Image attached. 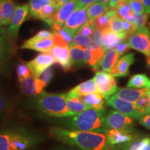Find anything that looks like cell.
<instances>
[{
  "label": "cell",
  "mask_w": 150,
  "mask_h": 150,
  "mask_svg": "<svg viewBox=\"0 0 150 150\" xmlns=\"http://www.w3.org/2000/svg\"><path fill=\"white\" fill-rule=\"evenodd\" d=\"M109 6L107 3L95 2L87 8L88 20L95 21L97 18L101 16L104 13L109 10Z\"/></svg>",
  "instance_id": "26"
},
{
  "label": "cell",
  "mask_w": 150,
  "mask_h": 150,
  "mask_svg": "<svg viewBox=\"0 0 150 150\" xmlns=\"http://www.w3.org/2000/svg\"><path fill=\"white\" fill-rule=\"evenodd\" d=\"M135 104L136 111L140 117L150 113V93L142 96Z\"/></svg>",
  "instance_id": "31"
},
{
  "label": "cell",
  "mask_w": 150,
  "mask_h": 150,
  "mask_svg": "<svg viewBox=\"0 0 150 150\" xmlns=\"http://www.w3.org/2000/svg\"><path fill=\"white\" fill-rule=\"evenodd\" d=\"M92 40H93V42L95 45L103 47L102 42V30L96 29L93 34Z\"/></svg>",
  "instance_id": "45"
},
{
  "label": "cell",
  "mask_w": 150,
  "mask_h": 150,
  "mask_svg": "<svg viewBox=\"0 0 150 150\" xmlns=\"http://www.w3.org/2000/svg\"><path fill=\"white\" fill-rule=\"evenodd\" d=\"M126 38H128L126 35L117 34L110 30L108 27L102 31L103 48L106 51L115 48L117 45L123 42Z\"/></svg>",
  "instance_id": "18"
},
{
  "label": "cell",
  "mask_w": 150,
  "mask_h": 150,
  "mask_svg": "<svg viewBox=\"0 0 150 150\" xmlns=\"http://www.w3.org/2000/svg\"><path fill=\"white\" fill-rule=\"evenodd\" d=\"M53 42L54 45L60 47H69L68 43L63 36L58 32H53Z\"/></svg>",
  "instance_id": "41"
},
{
  "label": "cell",
  "mask_w": 150,
  "mask_h": 150,
  "mask_svg": "<svg viewBox=\"0 0 150 150\" xmlns=\"http://www.w3.org/2000/svg\"><path fill=\"white\" fill-rule=\"evenodd\" d=\"M106 108H89L76 115L71 116L65 121L71 130L106 134L109 130L105 125Z\"/></svg>",
  "instance_id": "3"
},
{
  "label": "cell",
  "mask_w": 150,
  "mask_h": 150,
  "mask_svg": "<svg viewBox=\"0 0 150 150\" xmlns=\"http://www.w3.org/2000/svg\"><path fill=\"white\" fill-rule=\"evenodd\" d=\"M122 1H125V0H109L108 3V6L110 8H115L118 4H120Z\"/></svg>",
  "instance_id": "52"
},
{
  "label": "cell",
  "mask_w": 150,
  "mask_h": 150,
  "mask_svg": "<svg viewBox=\"0 0 150 150\" xmlns=\"http://www.w3.org/2000/svg\"><path fill=\"white\" fill-rule=\"evenodd\" d=\"M34 106L41 113L54 117L73 116L67 106V94H48L43 92L34 100Z\"/></svg>",
  "instance_id": "4"
},
{
  "label": "cell",
  "mask_w": 150,
  "mask_h": 150,
  "mask_svg": "<svg viewBox=\"0 0 150 150\" xmlns=\"http://www.w3.org/2000/svg\"><path fill=\"white\" fill-rule=\"evenodd\" d=\"M115 9L116 11H117V16L120 18H121L122 20H124L127 16H128L129 14L133 12L128 0L122 1L120 4H118Z\"/></svg>",
  "instance_id": "34"
},
{
  "label": "cell",
  "mask_w": 150,
  "mask_h": 150,
  "mask_svg": "<svg viewBox=\"0 0 150 150\" xmlns=\"http://www.w3.org/2000/svg\"><path fill=\"white\" fill-rule=\"evenodd\" d=\"M109 0H97V2H102V3H108Z\"/></svg>",
  "instance_id": "56"
},
{
  "label": "cell",
  "mask_w": 150,
  "mask_h": 150,
  "mask_svg": "<svg viewBox=\"0 0 150 150\" xmlns=\"http://www.w3.org/2000/svg\"><path fill=\"white\" fill-rule=\"evenodd\" d=\"M135 14V17H136V22H135L134 25L136 27V29H140L144 26H145V24L147 23L148 18H149V15L144 13H140V14Z\"/></svg>",
  "instance_id": "40"
},
{
  "label": "cell",
  "mask_w": 150,
  "mask_h": 150,
  "mask_svg": "<svg viewBox=\"0 0 150 150\" xmlns=\"http://www.w3.org/2000/svg\"></svg>",
  "instance_id": "60"
},
{
  "label": "cell",
  "mask_w": 150,
  "mask_h": 150,
  "mask_svg": "<svg viewBox=\"0 0 150 150\" xmlns=\"http://www.w3.org/2000/svg\"><path fill=\"white\" fill-rule=\"evenodd\" d=\"M148 93H150V89H135L130 88H119L117 93L115 94V95L119 98L135 103L142 96Z\"/></svg>",
  "instance_id": "21"
},
{
  "label": "cell",
  "mask_w": 150,
  "mask_h": 150,
  "mask_svg": "<svg viewBox=\"0 0 150 150\" xmlns=\"http://www.w3.org/2000/svg\"><path fill=\"white\" fill-rule=\"evenodd\" d=\"M142 4L145 7V13L147 14H150V0H140Z\"/></svg>",
  "instance_id": "53"
},
{
  "label": "cell",
  "mask_w": 150,
  "mask_h": 150,
  "mask_svg": "<svg viewBox=\"0 0 150 150\" xmlns=\"http://www.w3.org/2000/svg\"><path fill=\"white\" fill-rule=\"evenodd\" d=\"M97 1V0H77V6L76 9H79L82 8H86L89 6L93 4Z\"/></svg>",
  "instance_id": "47"
},
{
  "label": "cell",
  "mask_w": 150,
  "mask_h": 150,
  "mask_svg": "<svg viewBox=\"0 0 150 150\" xmlns=\"http://www.w3.org/2000/svg\"><path fill=\"white\" fill-rule=\"evenodd\" d=\"M58 33H59L60 34L63 36V38L66 40V42L68 43L69 45V47H70V46L71 45V44H72L73 41V38H74V35L72 33H71L70 31L65 29L64 27H63L61 29H60L59 31H58Z\"/></svg>",
  "instance_id": "43"
},
{
  "label": "cell",
  "mask_w": 150,
  "mask_h": 150,
  "mask_svg": "<svg viewBox=\"0 0 150 150\" xmlns=\"http://www.w3.org/2000/svg\"><path fill=\"white\" fill-rule=\"evenodd\" d=\"M76 6L77 0H70L68 2L62 5L54 18V23L58 24L61 27H64L67 20L76 10Z\"/></svg>",
  "instance_id": "19"
},
{
  "label": "cell",
  "mask_w": 150,
  "mask_h": 150,
  "mask_svg": "<svg viewBox=\"0 0 150 150\" xmlns=\"http://www.w3.org/2000/svg\"><path fill=\"white\" fill-rule=\"evenodd\" d=\"M51 52L56 60V63H59L63 69V70L67 72L71 70L72 65L70 61L69 47L54 45Z\"/></svg>",
  "instance_id": "17"
},
{
  "label": "cell",
  "mask_w": 150,
  "mask_h": 150,
  "mask_svg": "<svg viewBox=\"0 0 150 150\" xmlns=\"http://www.w3.org/2000/svg\"><path fill=\"white\" fill-rule=\"evenodd\" d=\"M119 57L120 55L116 52L115 49H111V50L106 51L103 57L102 63H101V67H102V71L110 74L112 68L117 62Z\"/></svg>",
  "instance_id": "23"
},
{
  "label": "cell",
  "mask_w": 150,
  "mask_h": 150,
  "mask_svg": "<svg viewBox=\"0 0 150 150\" xmlns=\"http://www.w3.org/2000/svg\"><path fill=\"white\" fill-rule=\"evenodd\" d=\"M1 18H2V13H1V9H0V22H1ZM0 27H1V26H0Z\"/></svg>",
  "instance_id": "59"
},
{
  "label": "cell",
  "mask_w": 150,
  "mask_h": 150,
  "mask_svg": "<svg viewBox=\"0 0 150 150\" xmlns=\"http://www.w3.org/2000/svg\"><path fill=\"white\" fill-rule=\"evenodd\" d=\"M47 150H81L77 147H75L74 146L67 145V146H57V147H52L51 149Z\"/></svg>",
  "instance_id": "51"
},
{
  "label": "cell",
  "mask_w": 150,
  "mask_h": 150,
  "mask_svg": "<svg viewBox=\"0 0 150 150\" xmlns=\"http://www.w3.org/2000/svg\"><path fill=\"white\" fill-rule=\"evenodd\" d=\"M149 29L144 26L128 37V42L131 49L147 55L149 46Z\"/></svg>",
  "instance_id": "9"
},
{
  "label": "cell",
  "mask_w": 150,
  "mask_h": 150,
  "mask_svg": "<svg viewBox=\"0 0 150 150\" xmlns=\"http://www.w3.org/2000/svg\"><path fill=\"white\" fill-rule=\"evenodd\" d=\"M149 40H150V33H149ZM146 56H149L150 57V42H149V50H148V54Z\"/></svg>",
  "instance_id": "57"
},
{
  "label": "cell",
  "mask_w": 150,
  "mask_h": 150,
  "mask_svg": "<svg viewBox=\"0 0 150 150\" xmlns=\"http://www.w3.org/2000/svg\"><path fill=\"white\" fill-rule=\"evenodd\" d=\"M130 49L131 47L129 45L128 41H127V42H122L115 47V50H116V52H117L118 54H119L120 56L125 54L127 52H128Z\"/></svg>",
  "instance_id": "46"
},
{
  "label": "cell",
  "mask_w": 150,
  "mask_h": 150,
  "mask_svg": "<svg viewBox=\"0 0 150 150\" xmlns=\"http://www.w3.org/2000/svg\"><path fill=\"white\" fill-rule=\"evenodd\" d=\"M92 43H93V40L91 37L84 36V35H81L76 33L73 38V41L71 45H77L85 49Z\"/></svg>",
  "instance_id": "35"
},
{
  "label": "cell",
  "mask_w": 150,
  "mask_h": 150,
  "mask_svg": "<svg viewBox=\"0 0 150 150\" xmlns=\"http://www.w3.org/2000/svg\"><path fill=\"white\" fill-rule=\"evenodd\" d=\"M123 20H125V21H127L129 22H131V23L134 24L135 22H136V17H135V14L134 12H132L128 16H127L126 18L124 19Z\"/></svg>",
  "instance_id": "54"
},
{
  "label": "cell",
  "mask_w": 150,
  "mask_h": 150,
  "mask_svg": "<svg viewBox=\"0 0 150 150\" xmlns=\"http://www.w3.org/2000/svg\"><path fill=\"white\" fill-rule=\"evenodd\" d=\"M8 101L2 95L0 94V114L3 113L6 110V108H8Z\"/></svg>",
  "instance_id": "49"
},
{
  "label": "cell",
  "mask_w": 150,
  "mask_h": 150,
  "mask_svg": "<svg viewBox=\"0 0 150 150\" xmlns=\"http://www.w3.org/2000/svg\"><path fill=\"white\" fill-rule=\"evenodd\" d=\"M115 16H117L116 9H109V10L106 11V13H104L101 16H99L98 18H97L96 20L94 21V23H95L96 29H100L102 31V30L108 28L109 27L110 22L111 21L112 19L115 18Z\"/></svg>",
  "instance_id": "27"
},
{
  "label": "cell",
  "mask_w": 150,
  "mask_h": 150,
  "mask_svg": "<svg viewBox=\"0 0 150 150\" xmlns=\"http://www.w3.org/2000/svg\"><path fill=\"white\" fill-rule=\"evenodd\" d=\"M52 4V0H29V6L30 13L34 18L39 19L43 7Z\"/></svg>",
  "instance_id": "32"
},
{
  "label": "cell",
  "mask_w": 150,
  "mask_h": 150,
  "mask_svg": "<svg viewBox=\"0 0 150 150\" xmlns=\"http://www.w3.org/2000/svg\"><path fill=\"white\" fill-rule=\"evenodd\" d=\"M127 87L150 89V79L145 74H135L130 78L127 83Z\"/></svg>",
  "instance_id": "28"
},
{
  "label": "cell",
  "mask_w": 150,
  "mask_h": 150,
  "mask_svg": "<svg viewBox=\"0 0 150 150\" xmlns=\"http://www.w3.org/2000/svg\"><path fill=\"white\" fill-rule=\"evenodd\" d=\"M45 140L32 129L11 126L0 129V150H30Z\"/></svg>",
  "instance_id": "2"
},
{
  "label": "cell",
  "mask_w": 150,
  "mask_h": 150,
  "mask_svg": "<svg viewBox=\"0 0 150 150\" xmlns=\"http://www.w3.org/2000/svg\"><path fill=\"white\" fill-rule=\"evenodd\" d=\"M122 150H150V138L132 140L123 145Z\"/></svg>",
  "instance_id": "30"
},
{
  "label": "cell",
  "mask_w": 150,
  "mask_h": 150,
  "mask_svg": "<svg viewBox=\"0 0 150 150\" xmlns=\"http://www.w3.org/2000/svg\"><path fill=\"white\" fill-rule=\"evenodd\" d=\"M105 125L108 129L132 131L134 121L117 110H110L105 117Z\"/></svg>",
  "instance_id": "7"
},
{
  "label": "cell",
  "mask_w": 150,
  "mask_h": 150,
  "mask_svg": "<svg viewBox=\"0 0 150 150\" xmlns=\"http://www.w3.org/2000/svg\"><path fill=\"white\" fill-rule=\"evenodd\" d=\"M122 20L121 18H120L118 16H115V18H112L111 21L110 22L108 28H109L110 30H112V31H114L115 33H117V34L126 35L125 33V31H124L122 24Z\"/></svg>",
  "instance_id": "37"
},
{
  "label": "cell",
  "mask_w": 150,
  "mask_h": 150,
  "mask_svg": "<svg viewBox=\"0 0 150 150\" xmlns=\"http://www.w3.org/2000/svg\"><path fill=\"white\" fill-rule=\"evenodd\" d=\"M56 63L53 54L46 52L38 54L35 59L27 63L31 74L35 79L40 78V75Z\"/></svg>",
  "instance_id": "8"
},
{
  "label": "cell",
  "mask_w": 150,
  "mask_h": 150,
  "mask_svg": "<svg viewBox=\"0 0 150 150\" xmlns=\"http://www.w3.org/2000/svg\"><path fill=\"white\" fill-rule=\"evenodd\" d=\"M98 89H97L96 84L95 83V81L93 79H90L84 81L83 83H80L79 85L76 86L74 88L67 94V96L70 97H80L85 96L88 94L97 93Z\"/></svg>",
  "instance_id": "20"
},
{
  "label": "cell",
  "mask_w": 150,
  "mask_h": 150,
  "mask_svg": "<svg viewBox=\"0 0 150 150\" xmlns=\"http://www.w3.org/2000/svg\"><path fill=\"white\" fill-rule=\"evenodd\" d=\"M69 1H70V0H59V2H58V6L60 8L62 5H63L65 3L68 2Z\"/></svg>",
  "instance_id": "55"
},
{
  "label": "cell",
  "mask_w": 150,
  "mask_h": 150,
  "mask_svg": "<svg viewBox=\"0 0 150 150\" xmlns=\"http://www.w3.org/2000/svg\"><path fill=\"white\" fill-rule=\"evenodd\" d=\"M93 79L99 93L102 94L106 99L115 95L119 90L115 77L110 73L98 71L95 74Z\"/></svg>",
  "instance_id": "5"
},
{
  "label": "cell",
  "mask_w": 150,
  "mask_h": 150,
  "mask_svg": "<svg viewBox=\"0 0 150 150\" xmlns=\"http://www.w3.org/2000/svg\"><path fill=\"white\" fill-rule=\"evenodd\" d=\"M134 54L130 53L123 56L118 60L110 72L114 77H123L129 73V67L134 63Z\"/></svg>",
  "instance_id": "15"
},
{
  "label": "cell",
  "mask_w": 150,
  "mask_h": 150,
  "mask_svg": "<svg viewBox=\"0 0 150 150\" xmlns=\"http://www.w3.org/2000/svg\"><path fill=\"white\" fill-rule=\"evenodd\" d=\"M146 58H147V64L149 65L150 66V57L149 56H146Z\"/></svg>",
  "instance_id": "58"
},
{
  "label": "cell",
  "mask_w": 150,
  "mask_h": 150,
  "mask_svg": "<svg viewBox=\"0 0 150 150\" xmlns=\"http://www.w3.org/2000/svg\"><path fill=\"white\" fill-rule=\"evenodd\" d=\"M16 51L15 40L9 35L8 30L4 27H0V72H3L6 63Z\"/></svg>",
  "instance_id": "6"
},
{
  "label": "cell",
  "mask_w": 150,
  "mask_h": 150,
  "mask_svg": "<svg viewBox=\"0 0 150 150\" xmlns=\"http://www.w3.org/2000/svg\"><path fill=\"white\" fill-rule=\"evenodd\" d=\"M70 56L72 65L81 66L86 63V50L77 45L70 46Z\"/></svg>",
  "instance_id": "24"
},
{
  "label": "cell",
  "mask_w": 150,
  "mask_h": 150,
  "mask_svg": "<svg viewBox=\"0 0 150 150\" xmlns=\"http://www.w3.org/2000/svg\"><path fill=\"white\" fill-rule=\"evenodd\" d=\"M106 104L115 110L125 114V115L132 119H138L140 117L136 111L134 103L119 98L115 95L106 99Z\"/></svg>",
  "instance_id": "11"
},
{
  "label": "cell",
  "mask_w": 150,
  "mask_h": 150,
  "mask_svg": "<svg viewBox=\"0 0 150 150\" xmlns=\"http://www.w3.org/2000/svg\"><path fill=\"white\" fill-rule=\"evenodd\" d=\"M31 71H30L29 67L27 63H20L17 67V75L19 81H21L24 79L29 77L31 76Z\"/></svg>",
  "instance_id": "38"
},
{
  "label": "cell",
  "mask_w": 150,
  "mask_h": 150,
  "mask_svg": "<svg viewBox=\"0 0 150 150\" xmlns=\"http://www.w3.org/2000/svg\"><path fill=\"white\" fill-rule=\"evenodd\" d=\"M35 35L40 38H53V33L47 30H42L39 31Z\"/></svg>",
  "instance_id": "50"
},
{
  "label": "cell",
  "mask_w": 150,
  "mask_h": 150,
  "mask_svg": "<svg viewBox=\"0 0 150 150\" xmlns=\"http://www.w3.org/2000/svg\"><path fill=\"white\" fill-rule=\"evenodd\" d=\"M54 46L53 38H40L35 35L29 40L24 41L20 48L46 53L51 52Z\"/></svg>",
  "instance_id": "13"
},
{
  "label": "cell",
  "mask_w": 150,
  "mask_h": 150,
  "mask_svg": "<svg viewBox=\"0 0 150 150\" xmlns=\"http://www.w3.org/2000/svg\"><path fill=\"white\" fill-rule=\"evenodd\" d=\"M53 75H54L53 70H52L51 67H50V68H48L47 70H46L42 74L40 75V78L39 79H40L41 81H42L46 85H47V84L50 83V81H52V78H53Z\"/></svg>",
  "instance_id": "44"
},
{
  "label": "cell",
  "mask_w": 150,
  "mask_h": 150,
  "mask_svg": "<svg viewBox=\"0 0 150 150\" xmlns=\"http://www.w3.org/2000/svg\"><path fill=\"white\" fill-rule=\"evenodd\" d=\"M106 135L110 143L115 146L125 145L134 140L132 131L109 129Z\"/></svg>",
  "instance_id": "16"
},
{
  "label": "cell",
  "mask_w": 150,
  "mask_h": 150,
  "mask_svg": "<svg viewBox=\"0 0 150 150\" xmlns=\"http://www.w3.org/2000/svg\"><path fill=\"white\" fill-rule=\"evenodd\" d=\"M139 122L143 127L150 129V113L141 116L139 119Z\"/></svg>",
  "instance_id": "48"
},
{
  "label": "cell",
  "mask_w": 150,
  "mask_h": 150,
  "mask_svg": "<svg viewBox=\"0 0 150 150\" xmlns=\"http://www.w3.org/2000/svg\"><path fill=\"white\" fill-rule=\"evenodd\" d=\"M87 8L76 9L67 19L63 27L75 35V33L77 32L78 30L88 20Z\"/></svg>",
  "instance_id": "12"
},
{
  "label": "cell",
  "mask_w": 150,
  "mask_h": 150,
  "mask_svg": "<svg viewBox=\"0 0 150 150\" xmlns=\"http://www.w3.org/2000/svg\"><path fill=\"white\" fill-rule=\"evenodd\" d=\"M86 50V63L92 67L94 70H97L101 67L103 57H104L106 50L103 47H97L94 44L90 45Z\"/></svg>",
  "instance_id": "14"
},
{
  "label": "cell",
  "mask_w": 150,
  "mask_h": 150,
  "mask_svg": "<svg viewBox=\"0 0 150 150\" xmlns=\"http://www.w3.org/2000/svg\"><path fill=\"white\" fill-rule=\"evenodd\" d=\"M20 83L21 85L22 91L24 94L29 96H33L37 94L36 87H35V78L33 75L24 79L20 81Z\"/></svg>",
  "instance_id": "33"
},
{
  "label": "cell",
  "mask_w": 150,
  "mask_h": 150,
  "mask_svg": "<svg viewBox=\"0 0 150 150\" xmlns=\"http://www.w3.org/2000/svg\"><path fill=\"white\" fill-rule=\"evenodd\" d=\"M67 99L68 109L71 113H72L73 115H76V114L83 112L87 109H89V108L86 106L85 103L81 100V98L70 97L67 96Z\"/></svg>",
  "instance_id": "29"
},
{
  "label": "cell",
  "mask_w": 150,
  "mask_h": 150,
  "mask_svg": "<svg viewBox=\"0 0 150 150\" xmlns=\"http://www.w3.org/2000/svg\"><path fill=\"white\" fill-rule=\"evenodd\" d=\"M96 30V27H95L94 21L88 20V22L82 26L78 30L76 33L80 34L81 35H84V36H90L93 35V33Z\"/></svg>",
  "instance_id": "36"
},
{
  "label": "cell",
  "mask_w": 150,
  "mask_h": 150,
  "mask_svg": "<svg viewBox=\"0 0 150 150\" xmlns=\"http://www.w3.org/2000/svg\"><path fill=\"white\" fill-rule=\"evenodd\" d=\"M128 1L134 13L140 14L145 13V7L140 0H128Z\"/></svg>",
  "instance_id": "39"
},
{
  "label": "cell",
  "mask_w": 150,
  "mask_h": 150,
  "mask_svg": "<svg viewBox=\"0 0 150 150\" xmlns=\"http://www.w3.org/2000/svg\"><path fill=\"white\" fill-rule=\"evenodd\" d=\"M122 27L124 31H125V33L128 37L130 36L131 34H133V33L136 31V27H135L134 24H132L131 23V22H129L122 20Z\"/></svg>",
  "instance_id": "42"
},
{
  "label": "cell",
  "mask_w": 150,
  "mask_h": 150,
  "mask_svg": "<svg viewBox=\"0 0 150 150\" xmlns=\"http://www.w3.org/2000/svg\"><path fill=\"white\" fill-rule=\"evenodd\" d=\"M16 7L14 0H0V9L2 13L0 26L9 25Z\"/></svg>",
  "instance_id": "22"
},
{
  "label": "cell",
  "mask_w": 150,
  "mask_h": 150,
  "mask_svg": "<svg viewBox=\"0 0 150 150\" xmlns=\"http://www.w3.org/2000/svg\"><path fill=\"white\" fill-rule=\"evenodd\" d=\"M50 134L56 140L81 150H120L110 143L106 134L52 127Z\"/></svg>",
  "instance_id": "1"
},
{
  "label": "cell",
  "mask_w": 150,
  "mask_h": 150,
  "mask_svg": "<svg viewBox=\"0 0 150 150\" xmlns=\"http://www.w3.org/2000/svg\"><path fill=\"white\" fill-rule=\"evenodd\" d=\"M80 98L89 108H104V97L99 92L88 94V95H86Z\"/></svg>",
  "instance_id": "25"
},
{
  "label": "cell",
  "mask_w": 150,
  "mask_h": 150,
  "mask_svg": "<svg viewBox=\"0 0 150 150\" xmlns=\"http://www.w3.org/2000/svg\"><path fill=\"white\" fill-rule=\"evenodd\" d=\"M29 13V6L27 4L16 6L13 14L11 18L10 24L7 30L13 40H16L18 38L19 29L27 19Z\"/></svg>",
  "instance_id": "10"
}]
</instances>
